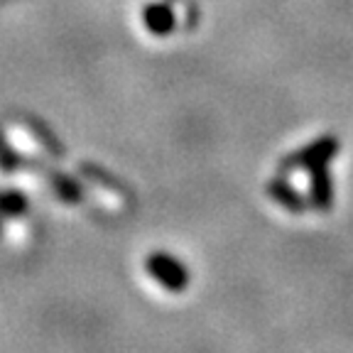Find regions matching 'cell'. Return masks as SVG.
<instances>
[{
  "label": "cell",
  "instance_id": "cell-1",
  "mask_svg": "<svg viewBox=\"0 0 353 353\" xmlns=\"http://www.w3.org/2000/svg\"><path fill=\"white\" fill-rule=\"evenodd\" d=\"M145 268H148V275L152 277L157 285H162L170 292H182L189 285V270L182 260H176L174 255L165 253V250H157V253H150L145 260Z\"/></svg>",
  "mask_w": 353,
  "mask_h": 353
},
{
  "label": "cell",
  "instance_id": "cell-2",
  "mask_svg": "<svg viewBox=\"0 0 353 353\" xmlns=\"http://www.w3.org/2000/svg\"><path fill=\"white\" fill-rule=\"evenodd\" d=\"M339 152V140L334 135H324V138L314 140V143L304 145L302 150L292 152L282 162V170H309L314 165H329Z\"/></svg>",
  "mask_w": 353,
  "mask_h": 353
},
{
  "label": "cell",
  "instance_id": "cell-3",
  "mask_svg": "<svg viewBox=\"0 0 353 353\" xmlns=\"http://www.w3.org/2000/svg\"><path fill=\"white\" fill-rule=\"evenodd\" d=\"M309 201L319 211H329L334 204V179L329 174V165L309 167Z\"/></svg>",
  "mask_w": 353,
  "mask_h": 353
},
{
  "label": "cell",
  "instance_id": "cell-4",
  "mask_svg": "<svg viewBox=\"0 0 353 353\" xmlns=\"http://www.w3.org/2000/svg\"><path fill=\"white\" fill-rule=\"evenodd\" d=\"M143 25L154 37H167L176 30V15L167 3H150L143 10Z\"/></svg>",
  "mask_w": 353,
  "mask_h": 353
},
{
  "label": "cell",
  "instance_id": "cell-5",
  "mask_svg": "<svg viewBox=\"0 0 353 353\" xmlns=\"http://www.w3.org/2000/svg\"><path fill=\"white\" fill-rule=\"evenodd\" d=\"M268 194H270L277 204H280L282 209H287V211H297V214H299V211L307 209V201H304V196H299V192L292 187V184L287 182V179H272L270 187H268Z\"/></svg>",
  "mask_w": 353,
  "mask_h": 353
},
{
  "label": "cell",
  "instance_id": "cell-6",
  "mask_svg": "<svg viewBox=\"0 0 353 353\" xmlns=\"http://www.w3.org/2000/svg\"><path fill=\"white\" fill-rule=\"evenodd\" d=\"M28 209V199L22 192H3L0 194V214L3 216H20Z\"/></svg>",
  "mask_w": 353,
  "mask_h": 353
},
{
  "label": "cell",
  "instance_id": "cell-7",
  "mask_svg": "<svg viewBox=\"0 0 353 353\" xmlns=\"http://www.w3.org/2000/svg\"><path fill=\"white\" fill-rule=\"evenodd\" d=\"M52 184H54L57 194H59L64 201H81V189L79 184H74L72 179H66L64 174H52Z\"/></svg>",
  "mask_w": 353,
  "mask_h": 353
},
{
  "label": "cell",
  "instance_id": "cell-8",
  "mask_svg": "<svg viewBox=\"0 0 353 353\" xmlns=\"http://www.w3.org/2000/svg\"><path fill=\"white\" fill-rule=\"evenodd\" d=\"M0 167H3V170H15L17 167V157H15V152H12L10 145L6 143L3 132H0Z\"/></svg>",
  "mask_w": 353,
  "mask_h": 353
}]
</instances>
